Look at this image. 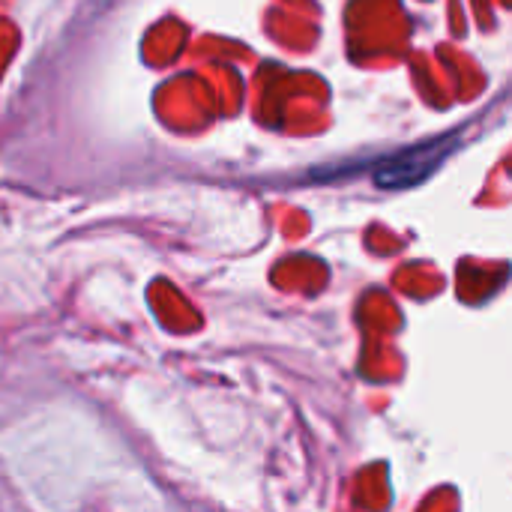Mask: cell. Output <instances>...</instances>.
<instances>
[{
	"label": "cell",
	"instance_id": "6da1fadb",
	"mask_svg": "<svg viewBox=\"0 0 512 512\" xmlns=\"http://www.w3.org/2000/svg\"><path fill=\"white\" fill-rule=\"evenodd\" d=\"M453 141L456 138H438V141H429V144H420V147H411L405 153L384 159L375 168V183L381 189H408L426 180L447 159V153L453 150Z\"/></svg>",
	"mask_w": 512,
	"mask_h": 512
}]
</instances>
